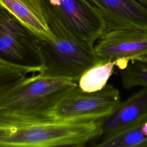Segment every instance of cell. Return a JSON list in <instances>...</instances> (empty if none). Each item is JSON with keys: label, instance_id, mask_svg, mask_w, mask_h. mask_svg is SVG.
I'll use <instances>...</instances> for the list:
<instances>
[{"label": "cell", "instance_id": "obj_8", "mask_svg": "<svg viewBox=\"0 0 147 147\" xmlns=\"http://www.w3.org/2000/svg\"><path fill=\"white\" fill-rule=\"evenodd\" d=\"M102 15L106 30H147V8L137 0H88Z\"/></svg>", "mask_w": 147, "mask_h": 147}, {"label": "cell", "instance_id": "obj_11", "mask_svg": "<svg viewBox=\"0 0 147 147\" xmlns=\"http://www.w3.org/2000/svg\"><path fill=\"white\" fill-rule=\"evenodd\" d=\"M115 63L99 61L87 69L78 80V87L83 91L92 92L103 89L114 72Z\"/></svg>", "mask_w": 147, "mask_h": 147}, {"label": "cell", "instance_id": "obj_4", "mask_svg": "<svg viewBox=\"0 0 147 147\" xmlns=\"http://www.w3.org/2000/svg\"><path fill=\"white\" fill-rule=\"evenodd\" d=\"M120 102L119 91L111 84L92 92L77 86L64 94L47 111L44 118L68 122L100 120L109 116Z\"/></svg>", "mask_w": 147, "mask_h": 147}, {"label": "cell", "instance_id": "obj_13", "mask_svg": "<svg viewBox=\"0 0 147 147\" xmlns=\"http://www.w3.org/2000/svg\"><path fill=\"white\" fill-rule=\"evenodd\" d=\"M119 70L125 88L130 89L136 86L147 87V56L129 60Z\"/></svg>", "mask_w": 147, "mask_h": 147}, {"label": "cell", "instance_id": "obj_2", "mask_svg": "<svg viewBox=\"0 0 147 147\" xmlns=\"http://www.w3.org/2000/svg\"><path fill=\"white\" fill-rule=\"evenodd\" d=\"M44 10L54 38L49 40L38 36V44L42 67L38 74L44 77L78 82L87 69L99 61L94 45L76 38L67 30L45 1Z\"/></svg>", "mask_w": 147, "mask_h": 147}, {"label": "cell", "instance_id": "obj_17", "mask_svg": "<svg viewBox=\"0 0 147 147\" xmlns=\"http://www.w3.org/2000/svg\"><path fill=\"white\" fill-rule=\"evenodd\" d=\"M141 147H147V141L141 146Z\"/></svg>", "mask_w": 147, "mask_h": 147}, {"label": "cell", "instance_id": "obj_12", "mask_svg": "<svg viewBox=\"0 0 147 147\" xmlns=\"http://www.w3.org/2000/svg\"><path fill=\"white\" fill-rule=\"evenodd\" d=\"M145 120L100 138V141L95 146L97 147H141L147 141V137L142 133L141 130L142 124Z\"/></svg>", "mask_w": 147, "mask_h": 147}, {"label": "cell", "instance_id": "obj_5", "mask_svg": "<svg viewBox=\"0 0 147 147\" xmlns=\"http://www.w3.org/2000/svg\"><path fill=\"white\" fill-rule=\"evenodd\" d=\"M38 36L0 4V63L38 72L42 67Z\"/></svg>", "mask_w": 147, "mask_h": 147}, {"label": "cell", "instance_id": "obj_9", "mask_svg": "<svg viewBox=\"0 0 147 147\" xmlns=\"http://www.w3.org/2000/svg\"><path fill=\"white\" fill-rule=\"evenodd\" d=\"M146 119L147 87H143L125 101L120 102L109 116L101 119V133L99 137L109 136Z\"/></svg>", "mask_w": 147, "mask_h": 147}, {"label": "cell", "instance_id": "obj_15", "mask_svg": "<svg viewBox=\"0 0 147 147\" xmlns=\"http://www.w3.org/2000/svg\"><path fill=\"white\" fill-rule=\"evenodd\" d=\"M141 130L142 133L147 137V119L144 122L141 127Z\"/></svg>", "mask_w": 147, "mask_h": 147}, {"label": "cell", "instance_id": "obj_6", "mask_svg": "<svg viewBox=\"0 0 147 147\" xmlns=\"http://www.w3.org/2000/svg\"><path fill=\"white\" fill-rule=\"evenodd\" d=\"M61 24L76 38L94 45L106 29L98 9L88 0H45Z\"/></svg>", "mask_w": 147, "mask_h": 147}, {"label": "cell", "instance_id": "obj_1", "mask_svg": "<svg viewBox=\"0 0 147 147\" xmlns=\"http://www.w3.org/2000/svg\"><path fill=\"white\" fill-rule=\"evenodd\" d=\"M101 133V119L68 122L0 115V147H83Z\"/></svg>", "mask_w": 147, "mask_h": 147}, {"label": "cell", "instance_id": "obj_3", "mask_svg": "<svg viewBox=\"0 0 147 147\" xmlns=\"http://www.w3.org/2000/svg\"><path fill=\"white\" fill-rule=\"evenodd\" d=\"M78 82L44 77L39 74L26 77L0 95V115L44 118L47 111Z\"/></svg>", "mask_w": 147, "mask_h": 147}, {"label": "cell", "instance_id": "obj_10", "mask_svg": "<svg viewBox=\"0 0 147 147\" xmlns=\"http://www.w3.org/2000/svg\"><path fill=\"white\" fill-rule=\"evenodd\" d=\"M44 0H0V4L38 36L52 40L44 10Z\"/></svg>", "mask_w": 147, "mask_h": 147}, {"label": "cell", "instance_id": "obj_16", "mask_svg": "<svg viewBox=\"0 0 147 147\" xmlns=\"http://www.w3.org/2000/svg\"><path fill=\"white\" fill-rule=\"evenodd\" d=\"M137 1L147 8V0H137Z\"/></svg>", "mask_w": 147, "mask_h": 147}, {"label": "cell", "instance_id": "obj_14", "mask_svg": "<svg viewBox=\"0 0 147 147\" xmlns=\"http://www.w3.org/2000/svg\"><path fill=\"white\" fill-rule=\"evenodd\" d=\"M28 72L0 63V95L24 80Z\"/></svg>", "mask_w": 147, "mask_h": 147}, {"label": "cell", "instance_id": "obj_7", "mask_svg": "<svg viewBox=\"0 0 147 147\" xmlns=\"http://www.w3.org/2000/svg\"><path fill=\"white\" fill-rule=\"evenodd\" d=\"M99 61L116 63L147 56V30L136 29L106 30L94 46Z\"/></svg>", "mask_w": 147, "mask_h": 147}]
</instances>
